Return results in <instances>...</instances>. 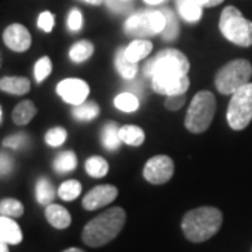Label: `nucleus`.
<instances>
[{
    "instance_id": "nucleus-7",
    "label": "nucleus",
    "mask_w": 252,
    "mask_h": 252,
    "mask_svg": "<svg viewBox=\"0 0 252 252\" xmlns=\"http://www.w3.org/2000/svg\"><path fill=\"white\" fill-rule=\"evenodd\" d=\"M252 121V83L243 86L231 95L228 109H227V122L231 129L243 130Z\"/></svg>"
},
{
    "instance_id": "nucleus-28",
    "label": "nucleus",
    "mask_w": 252,
    "mask_h": 252,
    "mask_svg": "<svg viewBox=\"0 0 252 252\" xmlns=\"http://www.w3.org/2000/svg\"><path fill=\"white\" fill-rule=\"evenodd\" d=\"M162 13H164V16H165V28H164V31H162V38L165 39V41H172V39H175L178 34H180V26H178V21H177V18L174 16V13H172L171 10L168 9H162Z\"/></svg>"
},
{
    "instance_id": "nucleus-26",
    "label": "nucleus",
    "mask_w": 252,
    "mask_h": 252,
    "mask_svg": "<svg viewBox=\"0 0 252 252\" xmlns=\"http://www.w3.org/2000/svg\"><path fill=\"white\" fill-rule=\"evenodd\" d=\"M108 162L105 161L102 157H98V156L90 157L86 161V171H87L89 175L94 177V178H102L108 172Z\"/></svg>"
},
{
    "instance_id": "nucleus-33",
    "label": "nucleus",
    "mask_w": 252,
    "mask_h": 252,
    "mask_svg": "<svg viewBox=\"0 0 252 252\" xmlns=\"http://www.w3.org/2000/svg\"><path fill=\"white\" fill-rule=\"evenodd\" d=\"M66 136H67V133H66V130L63 127H54L45 135V140L49 146L58 147V146L64 143Z\"/></svg>"
},
{
    "instance_id": "nucleus-17",
    "label": "nucleus",
    "mask_w": 252,
    "mask_h": 252,
    "mask_svg": "<svg viewBox=\"0 0 252 252\" xmlns=\"http://www.w3.org/2000/svg\"><path fill=\"white\" fill-rule=\"evenodd\" d=\"M153 44L147 39H135L125 48L126 58L130 62H139L152 52Z\"/></svg>"
},
{
    "instance_id": "nucleus-43",
    "label": "nucleus",
    "mask_w": 252,
    "mask_h": 252,
    "mask_svg": "<svg viewBox=\"0 0 252 252\" xmlns=\"http://www.w3.org/2000/svg\"><path fill=\"white\" fill-rule=\"evenodd\" d=\"M144 1H146L147 4H152V6H153V4H158V3H161L162 0H144Z\"/></svg>"
},
{
    "instance_id": "nucleus-9",
    "label": "nucleus",
    "mask_w": 252,
    "mask_h": 252,
    "mask_svg": "<svg viewBox=\"0 0 252 252\" xmlns=\"http://www.w3.org/2000/svg\"><path fill=\"white\" fill-rule=\"evenodd\" d=\"M146 181L154 185H161L171 180L174 175V161L168 156H156L146 162L143 170Z\"/></svg>"
},
{
    "instance_id": "nucleus-22",
    "label": "nucleus",
    "mask_w": 252,
    "mask_h": 252,
    "mask_svg": "<svg viewBox=\"0 0 252 252\" xmlns=\"http://www.w3.org/2000/svg\"><path fill=\"white\" fill-rule=\"evenodd\" d=\"M36 200L39 205L44 206H49L52 203V200L55 198V188L52 185V182L46 178H39L36 182Z\"/></svg>"
},
{
    "instance_id": "nucleus-10",
    "label": "nucleus",
    "mask_w": 252,
    "mask_h": 252,
    "mask_svg": "<svg viewBox=\"0 0 252 252\" xmlns=\"http://www.w3.org/2000/svg\"><path fill=\"white\" fill-rule=\"evenodd\" d=\"M152 89L162 95H180L189 89L187 74H160L152 77Z\"/></svg>"
},
{
    "instance_id": "nucleus-27",
    "label": "nucleus",
    "mask_w": 252,
    "mask_h": 252,
    "mask_svg": "<svg viewBox=\"0 0 252 252\" xmlns=\"http://www.w3.org/2000/svg\"><path fill=\"white\" fill-rule=\"evenodd\" d=\"M0 213H1V216L17 219V217L23 216L24 206H23V203L20 200H17V199H3L0 202Z\"/></svg>"
},
{
    "instance_id": "nucleus-29",
    "label": "nucleus",
    "mask_w": 252,
    "mask_h": 252,
    "mask_svg": "<svg viewBox=\"0 0 252 252\" xmlns=\"http://www.w3.org/2000/svg\"><path fill=\"white\" fill-rule=\"evenodd\" d=\"M99 114V107L95 102H83L76 105L73 109V115L79 121H91Z\"/></svg>"
},
{
    "instance_id": "nucleus-4",
    "label": "nucleus",
    "mask_w": 252,
    "mask_h": 252,
    "mask_svg": "<svg viewBox=\"0 0 252 252\" xmlns=\"http://www.w3.org/2000/svg\"><path fill=\"white\" fill-rule=\"evenodd\" d=\"M220 31L235 45L244 48L252 45V21L244 17L237 7L228 6L223 10L220 17Z\"/></svg>"
},
{
    "instance_id": "nucleus-31",
    "label": "nucleus",
    "mask_w": 252,
    "mask_h": 252,
    "mask_svg": "<svg viewBox=\"0 0 252 252\" xmlns=\"http://www.w3.org/2000/svg\"><path fill=\"white\" fill-rule=\"evenodd\" d=\"M115 107L124 112H133L139 108V99L132 93H122L115 98Z\"/></svg>"
},
{
    "instance_id": "nucleus-40",
    "label": "nucleus",
    "mask_w": 252,
    "mask_h": 252,
    "mask_svg": "<svg viewBox=\"0 0 252 252\" xmlns=\"http://www.w3.org/2000/svg\"><path fill=\"white\" fill-rule=\"evenodd\" d=\"M202 7H215L217 4H220L223 0H199Z\"/></svg>"
},
{
    "instance_id": "nucleus-2",
    "label": "nucleus",
    "mask_w": 252,
    "mask_h": 252,
    "mask_svg": "<svg viewBox=\"0 0 252 252\" xmlns=\"http://www.w3.org/2000/svg\"><path fill=\"white\" fill-rule=\"evenodd\" d=\"M223 223L221 212L212 206L189 210L182 219V231L190 243H203L220 230Z\"/></svg>"
},
{
    "instance_id": "nucleus-25",
    "label": "nucleus",
    "mask_w": 252,
    "mask_h": 252,
    "mask_svg": "<svg viewBox=\"0 0 252 252\" xmlns=\"http://www.w3.org/2000/svg\"><path fill=\"white\" fill-rule=\"evenodd\" d=\"M76 165H77V157H76V154L73 153V152H70V150L63 152V153L59 154L54 162L55 170L58 172H61V174L73 171V170L76 168Z\"/></svg>"
},
{
    "instance_id": "nucleus-5",
    "label": "nucleus",
    "mask_w": 252,
    "mask_h": 252,
    "mask_svg": "<svg viewBox=\"0 0 252 252\" xmlns=\"http://www.w3.org/2000/svg\"><path fill=\"white\" fill-rule=\"evenodd\" d=\"M252 64L245 59H235L223 66L216 74V87L221 94H234L243 86L250 83Z\"/></svg>"
},
{
    "instance_id": "nucleus-35",
    "label": "nucleus",
    "mask_w": 252,
    "mask_h": 252,
    "mask_svg": "<svg viewBox=\"0 0 252 252\" xmlns=\"http://www.w3.org/2000/svg\"><path fill=\"white\" fill-rule=\"evenodd\" d=\"M54 24L55 18L54 14L51 11H44V13L39 14V17H38V26L42 28L45 32H51L52 28H54Z\"/></svg>"
},
{
    "instance_id": "nucleus-44",
    "label": "nucleus",
    "mask_w": 252,
    "mask_h": 252,
    "mask_svg": "<svg viewBox=\"0 0 252 252\" xmlns=\"http://www.w3.org/2000/svg\"><path fill=\"white\" fill-rule=\"evenodd\" d=\"M63 252H84L83 250H80V248H67L66 251Z\"/></svg>"
},
{
    "instance_id": "nucleus-15",
    "label": "nucleus",
    "mask_w": 252,
    "mask_h": 252,
    "mask_svg": "<svg viewBox=\"0 0 252 252\" xmlns=\"http://www.w3.org/2000/svg\"><path fill=\"white\" fill-rule=\"evenodd\" d=\"M45 216L48 223L52 227H55V228H58V230L67 228L70 225V223H72L70 213L64 207L59 206V205H54V203L46 206Z\"/></svg>"
},
{
    "instance_id": "nucleus-32",
    "label": "nucleus",
    "mask_w": 252,
    "mask_h": 252,
    "mask_svg": "<svg viewBox=\"0 0 252 252\" xmlns=\"http://www.w3.org/2000/svg\"><path fill=\"white\" fill-rule=\"evenodd\" d=\"M52 72V62L48 56L41 58L38 62L35 63V80L38 83L44 81Z\"/></svg>"
},
{
    "instance_id": "nucleus-20",
    "label": "nucleus",
    "mask_w": 252,
    "mask_h": 252,
    "mask_svg": "<svg viewBox=\"0 0 252 252\" xmlns=\"http://www.w3.org/2000/svg\"><path fill=\"white\" fill-rule=\"evenodd\" d=\"M119 136L121 140L129 146H140L144 142L143 129L135 125H125L119 127Z\"/></svg>"
},
{
    "instance_id": "nucleus-14",
    "label": "nucleus",
    "mask_w": 252,
    "mask_h": 252,
    "mask_svg": "<svg viewBox=\"0 0 252 252\" xmlns=\"http://www.w3.org/2000/svg\"><path fill=\"white\" fill-rule=\"evenodd\" d=\"M0 240L11 245H17L23 241L21 228L11 217H0Z\"/></svg>"
},
{
    "instance_id": "nucleus-1",
    "label": "nucleus",
    "mask_w": 252,
    "mask_h": 252,
    "mask_svg": "<svg viewBox=\"0 0 252 252\" xmlns=\"http://www.w3.org/2000/svg\"><path fill=\"white\" fill-rule=\"evenodd\" d=\"M125 221V210L122 207H111L86 224L81 234L83 241L93 248L102 247L118 237Z\"/></svg>"
},
{
    "instance_id": "nucleus-37",
    "label": "nucleus",
    "mask_w": 252,
    "mask_h": 252,
    "mask_svg": "<svg viewBox=\"0 0 252 252\" xmlns=\"http://www.w3.org/2000/svg\"><path fill=\"white\" fill-rule=\"evenodd\" d=\"M67 26L70 28V31H79L83 26V16L79 10H72L69 17H67Z\"/></svg>"
},
{
    "instance_id": "nucleus-3",
    "label": "nucleus",
    "mask_w": 252,
    "mask_h": 252,
    "mask_svg": "<svg viewBox=\"0 0 252 252\" xmlns=\"http://www.w3.org/2000/svg\"><path fill=\"white\" fill-rule=\"evenodd\" d=\"M216 114V98L210 91H199L190 101L185 127L192 133H203Z\"/></svg>"
},
{
    "instance_id": "nucleus-6",
    "label": "nucleus",
    "mask_w": 252,
    "mask_h": 252,
    "mask_svg": "<svg viewBox=\"0 0 252 252\" xmlns=\"http://www.w3.org/2000/svg\"><path fill=\"white\" fill-rule=\"evenodd\" d=\"M189 61L178 49H164L144 66V74L154 77L160 74H188Z\"/></svg>"
},
{
    "instance_id": "nucleus-41",
    "label": "nucleus",
    "mask_w": 252,
    "mask_h": 252,
    "mask_svg": "<svg viewBox=\"0 0 252 252\" xmlns=\"http://www.w3.org/2000/svg\"><path fill=\"white\" fill-rule=\"evenodd\" d=\"M7 245H9V244L1 241V243H0V252H9V247H7Z\"/></svg>"
},
{
    "instance_id": "nucleus-11",
    "label": "nucleus",
    "mask_w": 252,
    "mask_h": 252,
    "mask_svg": "<svg viewBox=\"0 0 252 252\" xmlns=\"http://www.w3.org/2000/svg\"><path fill=\"white\" fill-rule=\"evenodd\" d=\"M58 94L63 101L72 105H80L86 102V98L90 93V87L86 81L80 79H66L62 80L56 87Z\"/></svg>"
},
{
    "instance_id": "nucleus-24",
    "label": "nucleus",
    "mask_w": 252,
    "mask_h": 252,
    "mask_svg": "<svg viewBox=\"0 0 252 252\" xmlns=\"http://www.w3.org/2000/svg\"><path fill=\"white\" fill-rule=\"evenodd\" d=\"M94 52V45L91 44L90 41H79L70 48V59L73 62H84L90 58Z\"/></svg>"
},
{
    "instance_id": "nucleus-36",
    "label": "nucleus",
    "mask_w": 252,
    "mask_h": 252,
    "mask_svg": "<svg viewBox=\"0 0 252 252\" xmlns=\"http://www.w3.org/2000/svg\"><path fill=\"white\" fill-rule=\"evenodd\" d=\"M185 94H180V95H168L165 99V107L170 111H178L184 107L185 104Z\"/></svg>"
},
{
    "instance_id": "nucleus-34",
    "label": "nucleus",
    "mask_w": 252,
    "mask_h": 252,
    "mask_svg": "<svg viewBox=\"0 0 252 252\" xmlns=\"http://www.w3.org/2000/svg\"><path fill=\"white\" fill-rule=\"evenodd\" d=\"M105 4L108 6L109 9L115 13H122V14H126L132 10V4L129 0H104Z\"/></svg>"
},
{
    "instance_id": "nucleus-12",
    "label": "nucleus",
    "mask_w": 252,
    "mask_h": 252,
    "mask_svg": "<svg viewBox=\"0 0 252 252\" xmlns=\"http://www.w3.org/2000/svg\"><path fill=\"white\" fill-rule=\"evenodd\" d=\"M118 196V189L114 185H98L93 188L83 199V207L86 210H97L114 202Z\"/></svg>"
},
{
    "instance_id": "nucleus-16",
    "label": "nucleus",
    "mask_w": 252,
    "mask_h": 252,
    "mask_svg": "<svg viewBox=\"0 0 252 252\" xmlns=\"http://www.w3.org/2000/svg\"><path fill=\"white\" fill-rule=\"evenodd\" d=\"M181 17L188 23H196L202 17V4L199 0H177Z\"/></svg>"
},
{
    "instance_id": "nucleus-39",
    "label": "nucleus",
    "mask_w": 252,
    "mask_h": 252,
    "mask_svg": "<svg viewBox=\"0 0 252 252\" xmlns=\"http://www.w3.org/2000/svg\"><path fill=\"white\" fill-rule=\"evenodd\" d=\"M13 170V161L7 154H1V174L7 175Z\"/></svg>"
},
{
    "instance_id": "nucleus-42",
    "label": "nucleus",
    "mask_w": 252,
    "mask_h": 252,
    "mask_svg": "<svg viewBox=\"0 0 252 252\" xmlns=\"http://www.w3.org/2000/svg\"><path fill=\"white\" fill-rule=\"evenodd\" d=\"M81 1H86V3H90V4H94V6H98L101 4L104 0H81Z\"/></svg>"
},
{
    "instance_id": "nucleus-13",
    "label": "nucleus",
    "mask_w": 252,
    "mask_h": 252,
    "mask_svg": "<svg viewBox=\"0 0 252 252\" xmlns=\"http://www.w3.org/2000/svg\"><path fill=\"white\" fill-rule=\"evenodd\" d=\"M3 41L14 52H24L31 46V34L21 24H11L3 32Z\"/></svg>"
},
{
    "instance_id": "nucleus-8",
    "label": "nucleus",
    "mask_w": 252,
    "mask_h": 252,
    "mask_svg": "<svg viewBox=\"0 0 252 252\" xmlns=\"http://www.w3.org/2000/svg\"><path fill=\"white\" fill-rule=\"evenodd\" d=\"M165 28V16L158 10H147L133 14L126 20L125 32L133 38H146V36L160 34Z\"/></svg>"
},
{
    "instance_id": "nucleus-19",
    "label": "nucleus",
    "mask_w": 252,
    "mask_h": 252,
    "mask_svg": "<svg viewBox=\"0 0 252 252\" xmlns=\"http://www.w3.org/2000/svg\"><path fill=\"white\" fill-rule=\"evenodd\" d=\"M36 115V107L32 101H23L13 111V121L16 125H27Z\"/></svg>"
},
{
    "instance_id": "nucleus-30",
    "label": "nucleus",
    "mask_w": 252,
    "mask_h": 252,
    "mask_svg": "<svg viewBox=\"0 0 252 252\" xmlns=\"http://www.w3.org/2000/svg\"><path fill=\"white\" fill-rule=\"evenodd\" d=\"M59 196L66 200V202H70V200H74L80 196L81 193V185L79 181L70 180L63 182L62 185L59 187Z\"/></svg>"
},
{
    "instance_id": "nucleus-38",
    "label": "nucleus",
    "mask_w": 252,
    "mask_h": 252,
    "mask_svg": "<svg viewBox=\"0 0 252 252\" xmlns=\"http://www.w3.org/2000/svg\"><path fill=\"white\" fill-rule=\"evenodd\" d=\"M26 142H27V136L24 135V133H17V135H13L7 137L3 142V144L6 147H10V149H20Z\"/></svg>"
},
{
    "instance_id": "nucleus-18",
    "label": "nucleus",
    "mask_w": 252,
    "mask_h": 252,
    "mask_svg": "<svg viewBox=\"0 0 252 252\" xmlns=\"http://www.w3.org/2000/svg\"><path fill=\"white\" fill-rule=\"evenodd\" d=\"M0 89L4 93L14 94V95H23L30 91L31 84L26 77H3L0 81Z\"/></svg>"
},
{
    "instance_id": "nucleus-23",
    "label": "nucleus",
    "mask_w": 252,
    "mask_h": 252,
    "mask_svg": "<svg viewBox=\"0 0 252 252\" xmlns=\"http://www.w3.org/2000/svg\"><path fill=\"white\" fill-rule=\"evenodd\" d=\"M101 139H102L104 147L108 149V150H112V152L117 150L121 142H122L121 136H119V129H118V126L114 122H109V124L104 126Z\"/></svg>"
},
{
    "instance_id": "nucleus-21",
    "label": "nucleus",
    "mask_w": 252,
    "mask_h": 252,
    "mask_svg": "<svg viewBox=\"0 0 252 252\" xmlns=\"http://www.w3.org/2000/svg\"><path fill=\"white\" fill-rule=\"evenodd\" d=\"M115 66L118 72L124 79H133L137 72V64L135 62H130L125 55V48H121L117 52V59H115Z\"/></svg>"
}]
</instances>
